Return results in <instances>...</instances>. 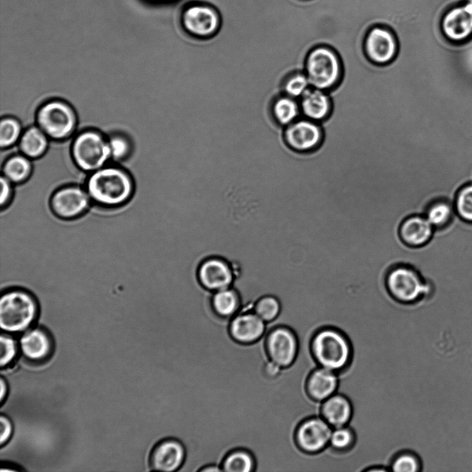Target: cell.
I'll return each mask as SVG.
<instances>
[{
	"mask_svg": "<svg viewBox=\"0 0 472 472\" xmlns=\"http://www.w3.org/2000/svg\"><path fill=\"white\" fill-rule=\"evenodd\" d=\"M0 387H1V393H0V401L2 402L4 400V398L6 397L7 395V384L6 381L3 379V377L1 378L0 379Z\"/></svg>",
	"mask_w": 472,
	"mask_h": 472,
	"instance_id": "40",
	"label": "cell"
},
{
	"mask_svg": "<svg viewBox=\"0 0 472 472\" xmlns=\"http://www.w3.org/2000/svg\"><path fill=\"white\" fill-rule=\"evenodd\" d=\"M84 188L93 203L106 207L126 203L134 191L129 173L120 167L107 164L88 173Z\"/></svg>",
	"mask_w": 472,
	"mask_h": 472,
	"instance_id": "1",
	"label": "cell"
},
{
	"mask_svg": "<svg viewBox=\"0 0 472 472\" xmlns=\"http://www.w3.org/2000/svg\"><path fill=\"white\" fill-rule=\"evenodd\" d=\"M266 330V322L254 312L238 313L234 316L229 324V332L232 338L244 344L258 341Z\"/></svg>",
	"mask_w": 472,
	"mask_h": 472,
	"instance_id": "17",
	"label": "cell"
},
{
	"mask_svg": "<svg viewBox=\"0 0 472 472\" xmlns=\"http://www.w3.org/2000/svg\"><path fill=\"white\" fill-rule=\"evenodd\" d=\"M311 87L304 70H294L285 79L282 84L284 94L299 100Z\"/></svg>",
	"mask_w": 472,
	"mask_h": 472,
	"instance_id": "30",
	"label": "cell"
},
{
	"mask_svg": "<svg viewBox=\"0 0 472 472\" xmlns=\"http://www.w3.org/2000/svg\"><path fill=\"white\" fill-rule=\"evenodd\" d=\"M311 339V352L320 367L337 372L349 365L352 347L342 331L334 327H323L317 330Z\"/></svg>",
	"mask_w": 472,
	"mask_h": 472,
	"instance_id": "3",
	"label": "cell"
},
{
	"mask_svg": "<svg viewBox=\"0 0 472 472\" xmlns=\"http://www.w3.org/2000/svg\"><path fill=\"white\" fill-rule=\"evenodd\" d=\"M434 227L424 215L413 214L401 223L399 234L402 242L409 247H418L431 239Z\"/></svg>",
	"mask_w": 472,
	"mask_h": 472,
	"instance_id": "18",
	"label": "cell"
},
{
	"mask_svg": "<svg viewBox=\"0 0 472 472\" xmlns=\"http://www.w3.org/2000/svg\"><path fill=\"white\" fill-rule=\"evenodd\" d=\"M332 427L321 417H312L302 420L294 433L299 449L304 453L316 454L329 444Z\"/></svg>",
	"mask_w": 472,
	"mask_h": 472,
	"instance_id": "10",
	"label": "cell"
},
{
	"mask_svg": "<svg viewBox=\"0 0 472 472\" xmlns=\"http://www.w3.org/2000/svg\"><path fill=\"white\" fill-rule=\"evenodd\" d=\"M50 139L36 124L25 129L18 143L8 148L10 155L19 153L32 160L41 156L47 150Z\"/></svg>",
	"mask_w": 472,
	"mask_h": 472,
	"instance_id": "21",
	"label": "cell"
},
{
	"mask_svg": "<svg viewBox=\"0 0 472 472\" xmlns=\"http://www.w3.org/2000/svg\"><path fill=\"white\" fill-rule=\"evenodd\" d=\"M455 206L444 200H436L428 205L424 216L434 229L445 227L456 214Z\"/></svg>",
	"mask_w": 472,
	"mask_h": 472,
	"instance_id": "28",
	"label": "cell"
},
{
	"mask_svg": "<svg viewBox=\"0 0 472 472\" xmlns=\"http://www.w3.org/2000/svg\"><path fill=\"white\" fill-rule=\"evenodd\" d=\"M107 139L111 160L108 164H115L126 158L131 150V144L129 138L124 134L113 133L106 137Z\"/></svg>",
	"mask_w": 472,
	"mask_h": 472,
	"instance_id": "31",
	"label": "cell"
},
{
	"mask_svg": "<svg viewBox=\"0 0 472 472\" xmlns=\"http://www.w3.org/2000/svg\"><path fill=\"white\" fill-rule=\"evenodd\" d=\"M283 138L291 149L297 152H308L321 144L323 131L319 123L301 117L284 128Z\"/></svg>",
	"mask_w": 472,
	"mask_h": 472,
	"instance_id": "12",
	"label": "cell"
},
{
	"mask_svg": "<svg viewBox=\"0 0 472 472\" xmlns=\"http://www.w3.org/2000/svg\"><path fill=\"white\" fill-rule=\"evenodd\" d=\"M355 437L353 431L346 426L333 428L329 444L334 449L343 451L350 449L355 444Z\"/></svg>",
	"mask_w": 472,
	"mask_h": 472,
	"instance_id": "34",
	"label": "cell"
},
{
	"mask_svg": "<svg viewBox=\"0 0 472 472\" xmlns=\"http://www.w3.org/2000/svg\"><path fill=\"white\" fill-rule=\"evenodd\" d=\"M186 457V451L181 442L167 438L159 442L152 449L149 457L151 471L178 472Z\"/></svg>",
	"mask_w": 472,
	"mask_h": 472,
	"instance_id": "14",
	"label": "cell"
},
{
	"mask_svg": "<svg viewBox=\"0 0 472 472\" xmlns=\"http://www.w3.org/2000/svg\"><path fill=\"white\" fill-rule=\"evenodd\" d=\"M390 466L395 472H417L421 470L422 464L417 455L404 452L395 457Z\"/></svg>",
	"mask_w": 472,
	"mask_h": 472,
	"instance_id": "35",
	"label": "cell"
},
{
	"mask_svg": "<svg viewBox=\"0 0 472 472\" xmlns=\"http://www.w3.org/2000/svg\"><path fill=\"white\" fill-rule=\"evenodd\" d=\"M39 308L35 296L21 288L1 292L0 326L7 333L26 331L39 317Z\"/></svg>",
	"mask_w": 472,
	"mask_h": 472,
	"instance_id": "2",
	"label": "cell"
},
{
	"mask_svg": "<svg viewBox=\"0 0 472 472\" xmlns=\"http://www.w3.org/2000/svg\"><path fill=\"white\" fill-rule=\"evenodd\" d=\"M71 155L77 166L87 173L103 167L111 160L107 139L101 133L92 129L74 135Z\"/></svg>",
	"mask_w": 472,
	"mask_h": 472,
	"instance_id": "6",
	"label": "cell"
},
{
	"mask_svg": "<svg viewBox=\"0 0 472 472\" xmlns=\"http://www.w3.org/2000/svg\"><path fill=\"white\" fill-rule=\"evenodd\" d=\"M35 124L50 140H63L75 134L77 117L69 104L53 99L39 106L36 113Z\"/></svg>",
	"mask_w": 472,
	"mask_h": 472,
	"instance_id": "5",
	"label": "cell"
},
{
	"mask_svg": "<svg viewBox=\"0 0 472 472\" xmlns=\"http://www.w3.org/2000/svg\"><path fill=\"white\" fill-rule=\"evenodd\" d=\"M182 22L185 30L195 37L207 38L214 35L220 26V17L211 7L194 5L182 13Z\"/></svg>",
	"mask_w": 472,
	"mask_h": 472,
	"instance_id": "15",
	"label": "cell"
},
{
	"mask_svg": "<svg viewBox=\"0 0 472 472\" xmlns=\"http://www.w3.org/2000/svg\"><path fill=\"white\" fill-rule=\"evenodd\" d=\"M444 37L455 43L464 42L472 37V0L449 9L441 20Z\"/></svg>",
	"mask_w": 472,
	"mask_h": 472,
	"instance_id": "13",
	"label": "cell"
},
{
	"mask_svg": "<svg viewBox=\"0 0 472 472\" xmlns=\"http://www.w3.org/2000/svg\"><path fill=\"white\" fill-rule=\"evenodd\" d=\"M0 444L3 446L10 438L12 433V425L10 420L6 416L1 415L0 417Z\"/></svg>",
	"mask_w": 472,
	"mask_h": 472,
	"instance_id": "38",
	"label": "cell"
},
{
	"mask_svg": "<svg viewBox=\"0 0 472 472\" xmlns=\"http://www.w3.org/2000/svg\"><path fill=\"white\" fill-rule=\"evenodd\" d=\"M211 303L216 313L224 318H232L238 313L240 308L239 294L232 287L216 291Z\"/></svg>",
	"mask_w": 472,
	"mask_h": 472,
	"instance_id": "26",
	"label": "cell"
},
{
	"mask_svg": "<svg viewBox=\"0 0 472 472\" xmlns=\"http://www.w3.org/2000/svg\"><path fill=\"white\" fill-rule=\"evenodd\" d=\"M23 131L21 122L15 117L5 116L0 121V147L6 149L16 145Z\"/></svg>",
	"mask_w": 472,
	"mask_h": 472,
	"instance_id": "29",
	"label": "cell"
},
{
	"mask_svg": "<svg viewBox=\"0 0 472 472\" xmlns=\"http://www.w3.org/2000/svg\"><path fill=\"white\" fill-rule=\"evenodd\" d=\"M321 414L332 428L344 426L352 417V404L345 395L334 393L323 402Z\"/></svg>",
	"mask_w": 472,
	"mask_h": 472,
	"instance_id": "22",
	"label": "cell"
},
{
	"mask_svg": "<svg viewBox=\"0 0 472 472\" xmlns=\"http://www.w3.org/2000/svg\"><path fill=\"white\" fill-rule=\"evenodd\" d=\"M386 285L390 295L404 303L417 301L432 292L431 284L415 268L405 264L394 265L388 270Z\"/></svg>",
	"mask_w": 472,
	"mask_h": 472,
	"instance_id": "7",
	"label": "cell"
},
{
	"mask_svg": "<svg viewBox=\"0 0 472 472\" xmlns=\"http://www.w3.org/2000/svg\"><path fill=\"white\" fill-rule=\"evenodd\" d=\"M223 472L221 466L216 464H208L203 466L198 472Z\"/></svg>",
	"mask_w": 472,
	"mask_h": 472,
	"instance_id": "39",
	"label": "cell"
},
{
	"mask_svg": "<svg viewBox=\"0 0 472 472\" xmlns=\"http://www.w3.org/2000/svg\"><path fill=\"white\" fill-rule=\"evenodd\" d=\"M311 87L328 91L339 82L342 64L337 53L329 46L321 45L312 48L304 62Z\"/></svg>",
	"mask_w": 472,
	"mask_h": 472,
	"instance_id": "4",
	"label": "cell"
},
{
	"mask_svg": "<svg viewBox=\"0 0 472 472\" xmlns=\"http://www.w3.org/2000/svg\"><path fill=\"white\" fill-rule=\"evenodd\" d=\"M281 303L279 299L272 295L261 297L256 303L254 312L265 322L274 320L281 311Z\"/></svg>",
	"mask_w": 472,
	"mask_h": 472,
	"instance_id": "32",
	"label": "cell"
},
{
	"mask_svg": "<svg viewBox=\"0 0 472 472\" xmlns=\"http://www.w3.org/2000/svg\"><path fill=\"white\" fill-rule=\"evenodd\" d=\"M32 160L24 155L16 153L1 162V176L13 185L26 181L31 174Z\"/></svg>",
	"mask_w": 472,
	"mask_h": 472,
	"instance_id": "24",
	"label": "cell"
},
{
	"mask_svg": "<svg viewBox=\"0 0 472 472\" xmlns=\"http://www.w3.org/2000/svg\"><path fill=\"white\" fill-rule=\"evenodd\" d=\"M0 343V366L3 368L10 364L16 357L17 344L14 339L8 334H1Z\"/></svg>",
	"mask_w": 472,
	"mask_h": 472,
	"instance_id": "36",
	"label": "cell"
},
{
	"mask_svg": "<svg viewBox=\"0 0 472 472\" xmlns=\"http://www.w3.org/2000/svg\"><path fill=\"white\" fill-rule=\"evenodd\" d=\"M265 334V347L270 359L283 368L292 366L299 350V342L295 332L287 326L281 325Z\"/></svg>",
	"mask_w": 472,
	"mask_h": 472,
	"instance_id": "9",
	"label": "cell"
},
{
	"mask_svg": "<svg viewBox=\"0 0 472 472\" xmlns=\"http://www.w3.org/2000/svg\"><path fill=\"white\" fill-rule=\"evenodd\" d=\"M303 117L320 122L332 109V102L327 91L310 87L299 100Z\"/></svg>",
	"mask_w": 472,
	"mask_h": 472,
	"instance_id": "20",
	"label": "cell"
},
{
	"mask_svg": "<svg viewBox=\"0 0 472 472\" xmlns=\"http://www.w3.org/2000/svg\"><path fill=\"white\" fill-rule=\"evenodd\" d=\"M339 387L336 372L320 367L308 375L305 384L307 394L316 402H323L334 395Z\"/></svg>",
	"mask_w": 472,
	"mask_h": 472,
	"instance_id": "19",
	"label": "cell"
},
{
	"mask_svg": "<svg viewBox=\"0 0 472 472\" xmlns=\"http://www.w3.org/2000/svg\"><path fill=\"white\" fill-rule=\"evenodd\" d=\"M13 196V184L4 176H1V208L6 207L12 200Z\"/></svg>",
	"mask_w": 472,
	"mask_h": 472,
	"instance_id": "37",
	"label": "cell"
},
{
	"mask_svg": "<svg viewBox=\"0 0 472 472\" xmlns=\"http://www.w3.org/2000/svg\"><path fill=\"white\" fill-rule=\"evenodd\" d=\"M198 276L205 288L214 292L232 287L234 281V274L230 263L216 256L208 258L201 263Z\"/></svg>",
	"mask_w": 472,
	"mask_h": 472,
	"instance_id": "16",
	"label": "cell"
},
{
	"mask_svg": "<svg viewBox=\"0 0 472 472\" xmlns=\"http://www.w3.org/2000/svg\"><path fill=\"white\" fill-rule=\"evenodd\" d=\"M455 209L464 220L472 223V184L463 187L457 193Z\"/></svg>",
	"mask_w": 472,
	"mask_h": 472,
	"instance_id": "33",
	"label": "cell"
},
{
	"mask_svg": "<svg viewBox=\"0 0 472 472\" xmlns=\"http://www.w3.org/2000/svg\"><path fill=\"white\" fill-rule=\"evenodd\" d=\"M220 466L223 472H254L256 460L249 451L236 449L226 455Z\"/></svg>",
	"mask_w": 472,
	"mask_h": 472,
	"instance_id": "27",
	"label": "cell"
},
{
	"mask_svg": "<svg viewBox=\"0 0 472 472\" xmlns=\"http://www.w3.org/2000/svg\"><path fill=\"white\" fill-rule=\"evenodd\" d=\"M272 114L279 125L286 127L301 117L299 100L285 94L278 97L272 104Z\"/></svg>",
	"mask_w": 472,
	"mask_h": 472,
	"instance_id": "25",
	"label": "cell"
},
{
	"mask_svg": "<svg viewBox=\"0 0 472 472\" xmlns=\"http://www.w3.org/2000/svg\"><path fill=\"white\" fill-rule=\"evenodd\" d=\"M364 53L375 64L391 62L398 50V43L394 33L386 27L377 26L367 32L364 41Z\"/></svg>",
	"mask_w": 472,
	"mask_h": 472,
	"instance_id": "11",
	"label": "cell"
},
{
	"mask_svg": "<svg viewBox=\"0 0 472 472\" xmlns=\"http://www.w3.org/2000/svg\"><path fill=\"white\" fill-rule=\"evenodd\" d=\"M23 355L30 360L41 361L47 357L51 350L48 334L41 328L27 330L20 339Z\"/></svg>",
	"mask_w": 472,
	"mask_h": 472,
	"instance_id": "23",
	"label": "cell"
},
{
	"mask_svg": "<svg viewBox=\"0 0 472 472\" xmlns=\"http://www.w3.org/2000/svg\"><path fill=\"white\" fill-rule=\"evenodd\" d=\"M53 212L62 219H74L85 214L92 201L84 187L68 185L56 189L50 198Z\"/></svg>",
	"mask_w": 472,
	"mask_h": 472,
	"instance_id": "8",
	"label": "cell"
}]
</instances>
